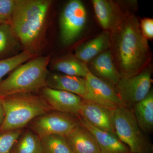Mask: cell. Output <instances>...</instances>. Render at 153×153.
I'll return each instance as SVG.
<instances>
[{"label":"cell","mask_w":153,"mask_h":153,"mask_svg":"<svg viewBox=\"0 0 153 153\" xmlns=\"http://www.w3.org/2000/svg\"><path fill=\"white\" fill-rule=\"evenodd\" d=\"M20 45L10 25H0V60L10 57L8 56L12 55Z\"/></svg>","instance_id":"21"},{"label":"cell","mask_w":153,"mask_h":153,"mask_svg":"<svg viewBox=\"0 0 153 153\" xmlns=\"http://www.w3.org/2000/svg\"><path fill=\"white\" fill-rule=\"evenodd\" d=\"M4 117L0 132L23 129L36 117L53 111L40 94H18L0 97Z\"/></svg>","instance_id":"4"},{"label":"cell","mask_w":153,"mask_h":153,"mask_svg":"<svg viewBox=\"0 0 153 153\" xmlns=\"http://www.w3.org/2000/svg\"><path fill=\"white\" fill-rule=\"evenodd\" d=\"M16 0H0V25H10Z\"/></svg>","instance_id":"25"},{"label":"cell","mask_w":153,"mask_h":153,"mask_svg":"<svg viewBox=\"0 0 153 153\" xmlns=\"http://www.w3.org/2000/svg\"><path fill=\"white\" fill-rule=\"evenodd\" d=\"M133 112L140 127L145 134H151L153 130V91L151 89L147 96L133 107Z\"/></svg>","instance_id":"18"},{"label":"cell","mask_w":153,"mask_h":153,"mask_svg":"<svg viewBox=\"0 0 153 153\" xmlns=\"http://www.w3.org/2000/svg\"><path fill=\"white\" fill-rule=\"evenodd\" d=\"M64 137L73 153H100L93 135L80 123Z\"/></svg>","instance_id":"15"},{"label":"cell","mask_w":153,"mask_h":153,"mask_svg":"<svg viewBox=\"0 0 153 153\" xmlns=\"http://www.w3.org/2000/svg\"></svg>","instance_id":"28"},{"label":"cell","mask_w":153,"mask_h":153,"mask_svg":"<svg viewBox=\"0 0 153 153\" xmlns=\"http://www.w3.org/2000/svg\"><path fill=\"white\" fill-rule=\"evenodd\" d=\"M110 34L103 31L93 39L79 46L75 50L74 56L86 63L102 52L110 49Z\"/></svg>","instance_id":"17"},{"label":"cell","mask_w":153,"mask_h":153,"mask_svg":"<svg viewBox=\"0 0 153 153\" xmlns=\"http://www.w3.org/2000/svg\"><path fill=\"white\" fill-rule=\"evenodd\" d=\"M79 123L93 135L100 153H131L129 149L114 134L100 129L84 118H79Z\"/></svg>","instance_id":"14"},{"label":"cell","mask_w":153,"mask_h":153,"mask_svg":"<svg viewBox=\"0 0 153 153\" xmlns=\"http://www.w3.org/2000/svg\"><path fill=\"white\" fill-rule=\"evenodd\" d=\"M36 56H38L23 50L16 55L0 60V81L4 76L18 66Z\"/></svg>","instance_id":"23"},{"label":"cell","mask_w":153,"mask_h":153,"mask_svg":"<svg viewBox=\"0 0 153 153\" xmlns=\"http://www.w3.org/2000/svg\"><path fill=\"white\" fill-rule=\"evenodd\" d=\"M53 70L63 74L85 78L90 72L87 64L74 56H66L52 61Z\"/></svg>","instance_id":"19"},{"label":"cell","mask_w":153,"mask_h":153,"mask_svg":"<svg viewBox=\"0 0 153 153\" xmlns=\"http://www.w3.org/2000/svg\"><path fill=\"white\" fill-rule=\"evenodd\" d=\"M50 56H36L15 68L0 81V97L36 93L47 86Z\"/></svg>","instance_id":"3"},{"label":"cell","mask_w":153,"mask_h":153,"mask_svg":"<svg viewBox=\"0 0 153 153\" xmlns=\"http://www.w3.org/2000/svg\"><path fill=\"white\" fill-rule=\"evenodd\" d=\"M97 19L104 31L110 32L126 11L117 2L110 0H92Z\"/></svg>","instance_id":"13"},{"label":"cell","mask_w":153,"mask_h":153,"mask_svg":"<svg viewBox=\"0 0 153 153\" xmlns=\"http://www.w3.org/2000/svg\"><path fill=\"white\" fill-rule=\"evenodd\" d=\"M152 71L150 64L138 74L121 77L114 88L126 106L132 109L147 96L152 89Z\"/></svg>","instance_id":"6"},{"label":"cell","mask_w":153,"mask_h":153,"mask_svg":"<svg viewBox=\"0 0 153 153\" xmlns=\"http://www.w3.org/2000/svg\"><path fill=\"white\" fill-rule=\"evenodd\" d=\"M87 65L91 73L113 87L120 79V74L110 49L102 52L89 61Z\"/></svg>","instance_id":"12"},{"label":"cell","mask_w":153,"mask_h":153,"mask_svg":"<svg viewBox=\"0 0 153 153\" xmlns=\"http://www.w3.org/2000/svg\"><path fill=\"white\" fill-rule=\"evenodd\" d=\"M116 134L131 153H153V145L140 127L132 110L126 106L112 110Z\"/></svg>","instance_id":"5"},{"label":"cell","mask_w":153,"mask_h":153,"mask_svg":"<svg viewBox=\"0 0 153 153\" xmlns=\"http://www.w3.org/2000/svg\"><path fill=\"white\" fill-rule=\"evenodd\" d=\"M24 130L0 132V153H11L14 144Z\"/></svg>","instance_id":"24"},{"label":"cell","mask_w":153,"mask_h":153,"mask_svg":"<svg viewBox=\"0 0 153 153\" xmlns=\"http://www.w3.org/2000/svg\"><path fill=\"white\" fill-rule=\"evenodd\" d=\"M4 117V113L1 98H0V126L2 123Z\"/></svg>","instance_id":"27"},{"label":"cell","mask_w":153,"mask_h":153,"mask_svg":"<svg viewBox=\"0 0 153 153\" xmlns=\"http://www.w3.org/2000/svg\"><path fill=\"white\" fill-rule=\"evenodd\" d=\"M40 95L53 110L80 117L83 98L74 94L56 90L47 86L40 91Z\"/></svg>","instance_id":"10"},{"label":"cell","mask_w":153,"mask_h":153,"mask_svg":"<svg viewBox=\"0 0 153 153\" xmlns=\"http://www.w3.org/2000/svg\"><path fill=\"white\" fill-rule=\"evenodd\" d=\"M47 86L74 94L83 98L85 92V79L63 74L49 73Z\"/></svg>","instance_id":"16"},{"label":"cell","mask_w":153,"mask_h":153,"mask_svg":"<svg viewBox=\"0 0 153 153\" xmlns=\"http://www.w3.org/2000/svg\"><path fill=\"white\" fill-rule=\"evenodd\" d=\"M140 27L143 35L147 39L153 38V19L144 18L140 22Z\"/></svg>","instance_id":"26"},{"label":"cell","mask_w":153,"mask_h":153,"mask_svg":"<svg viewBox=\"0 0 153 153\" xmlns=\"http://www.w3.org/2000/svg\"><path fill=\"white\" fill-rule=\"evenodd\" d=\"M87 20L84 5L79 0H71L65 6L60 16V38L64 45L71 44L80 35Z\"/></svg>","instance_id":"8"},{"label":"cell","mask_w":153,"mask_h":153,"mask_svg":"<svg viewBox=\"0 0 153 153\" xmlns=\"http://www.w3.org/2000/svg\"><path fill=\"white\" fill-rule=\"evenodd\" d=\"M83 99L113 110L126 106L113 86L89 72L85 78Z\"/></svg>","instance_id":"9"},{"label":"cell","mask_w":153,"mask_h":153,"mask_svg":"<svg viewBox=\"0 0 153 153\" xmlns=\"http://www.w3.org/2000/svg\"><path fill=\"white\" fill-rule=\"evenodd\" d=\"M80 117L100 129L116 134L111 110L83 99Z\"/></svg>","instance_id":"11"},{"label":"cell","mask_w":153,"mask_h":153,"mask_svg":"<svg viewBox=\"0 0 153 153\" xmlns=\"http://www.w3.org/2000/svg\"><path fill=\"white\" fill-rule=\"evenodd\" d=\"M30 124V129L40 137L52 134L65 136L79 124V120L73 115L53 111L36 117Z\"/></svg>","instance_id":"7"},{"label":"cell","mask_w":153,"mask_h":153,"mask_svg":"<svg viewBox=\"0 0 153 153\" xmlns=\"http://www.w3.org/2000/svg\"><path fill=\"white\" fill-rule=\"evenodd\" d=\"M52 1L16 0L10 26L24 51L38 56L44 48Z\"/></svg>","instance_id":"2"},{"label":"cell","mask_w":153,"mask_h":153,"mask_svg":"<svg viewBox=\"0 0 153 153\" xmlns=\"http://www.w3.org/2000/svg\"><path fill=\"white\" fill-rule=\"evenodd\" d=\"M40 138L43 153H73L63 136L52 134Z\"/></svg>","instance_id":"22"},{"label":"cell","mask_w":153,"mask_h":153,"mask_svg":"<svg viewBox=\"0 0 153 153\" xmlns=\"http://www.w3.org/2000/svg\"><path fill=\"white\" fill-rule=\"evenodd\" d=\"M11 153H43L40 137L30 129L24 130Z\"/></svg>","instance_id":"20"},{"label":"cell","mask_w":153,"mask_h":153,"mask_svg":"<svg viewBox=\"0 0 153 153\" xmlns=\"http://www.w3.org/2000/svg\"><path fill=\"white\" fill-rule=\"evenodd\" d=\"M110 34L109 49L121 77L136 75L150 64L148 40L143 35L134 13L125 11Z\"/></svg>","instance_id":"1"}]
</instances>
